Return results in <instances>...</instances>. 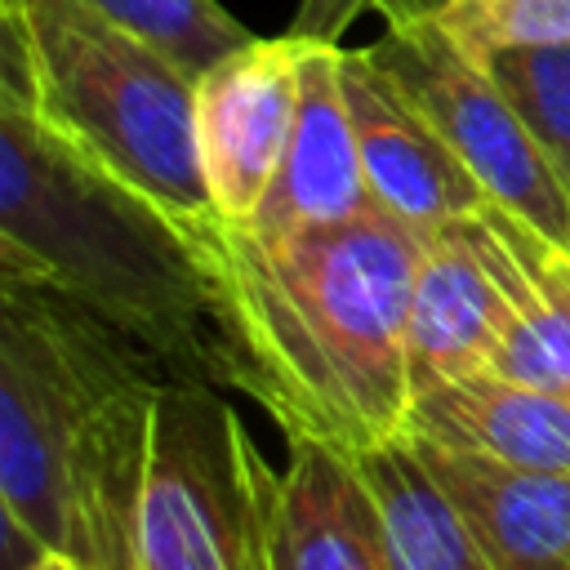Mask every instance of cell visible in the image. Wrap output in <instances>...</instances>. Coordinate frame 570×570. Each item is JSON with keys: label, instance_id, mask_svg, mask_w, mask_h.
<instances>
[{"label": "cell", "instance_id": "cell-1", "mask_svg": "<svg viewBox=\"0 0 570 570\" xmlns=\"http://www.w3.org/2000/svg\"><path fill=\"white\" fill-rule=\"evenodd\" d=\"M214 321L218 383L285 441L374 454L410 436V285L423 236L383 209L263 236L218 214L178 223Z\"/></svg>", "mask_w": 570, "mask_h": 570}, {"label": "cell", "instance_id": "cell-2", "mask_svg": "<svg viewBox=\"0 0 570 570\" xmlns=\"http://www.w3.org/2000/svg\"><path fill=\"white\" fill-rule=\"evenodd\" d=\"M160 383L120 330L0 276V512L80 570H138Z\"/></svg>", "mask_w": 570, "mask_h": 570}, {"label": "cell", "instance_id": "cell-3", "mask_svg": "<svg viewBox=\"0 0 570 570\" xmlns=\"http://www.w3.org/2000/svg\"><path fill=\"white\" fill-rule=\"evenodd\" d=\"M0 276L80 303L169 379L218 383L209 289L178 218L13 98H0Z\"/></svg>", "mask_w": 570, "mask_h": 570}, {"label": "cell", "instance_id": "cell-4", "mask_svg": "<svg viewBox=\"0 0 570 570\" xmlns=\"http://www.w3.org/2000/svg\"><path fill=\"white\" fill-rule=\"evenodd\" d=\"M0 98L160 205L209 218L196 76L85 0H0Z\"/></svg>", "mask_w": 570, "mask_h": 570}, {"label": "cell", "instance_id": "cell-5", "mask_svg": "<svg viewBox=\"0 0 570 570\" xmlns=\"http://www.w3.org/2000/svg\"><path fill=\"white\" fill-rule=\"evenodd\" d=\"M267 472L214 383L165 379L138 494V570H263Z\"/></svg>", "mask_w": 570, "mask_h": 570}, {"label": "cell", "instance_id": "cell-6", "mask_svg": "<svg viewBox=\"0 0 570 570\" xmlns=\"http://www.w3.org/2000/svg\"><path fill=\"white\" fill-rule=\"evenodd\" d=\"M383 36L370 58L445 138L459 165L481 183L485 200L570 245V191L525 129L512 98L428 0H383Z\"/></svg>", "mask_w": 570, "mask_h": 570}, {"label": "cell", "instance_id": "cell-7", "mask_svg": "<svg viewBox=\"0 0 570 570\" xmlns=\"http://www.w3.org/2000/svg\"><path fill=\"white\" fill-rule=\"evenodd\" d=\"M298 111V40L254 36L196 80V147L209 205L249 223L281 169Z\"/></svg>", "mask_w": 570, "mask_h": 570}, {"label": "cell", "instance_id": "cell-8", "mask_svg": "<svg viewBox=\"0 0 570 570\" xmlns=\"http://www.w3.org/2000/svg\"><path fill=\"white\" fill-rule=\"evenodd\" d=\"M343 94L374 209L392 214L419 236H432L490 205L481 183L387 80L370 49H343Z\"/></svg>", "mask_w": 570, "mask_h": 570}, {"label": "cell", "instance_id": "cell-9", "mask_svg": "<svg viewBox=\"0 0 570 570\" xmlns=\"http://www.w3.org/2000/svg\"><path fill=\"white\" fill-rule=\"evenodd\" d=\"M298 40V36H294ZM374 209L343 94V45L298 40V111L281 169L245 223L263 236L334 227Z\"/></svg>", "mask_w": 570, "mask_h": 570}, {"label": "cell", "instance_id": "cell-10", "mask_svg": "<svg viewBox=\"0 0 570 570\" xmlns=\"http://www.w3.org/2000/svg\"><path fill=\"white\" fill-rule=\"evenodd\" d=\"M285 445V472H267L263 570H387L379 508L361 459L321 441Z\"/></svg>", "mask_w": 570, "mask_h": 570}, {"label": "cell", "instance_id": "cell-11", "mask_svg": "<svg viewBox=\"0 0 570 570\" xmlns=\"http://www.w3.org/2000/svg\"><path fill=\"white\" fill-rule=\"evenodd\" d=\"M468 218L423 236V249L414 263L410 325H405L414 392L432 383L468 379V374H490L499 361L508 298Z\"/></svg>", "mask_w": 570, "mask_h": 570}, {"label": "cell", "instance_id": "cell-12", "mask_svg": "<svg viewBox=\"0 0 570 570\" xmlns=\"http://www.w3.org/2000/svg\"><path fill=\"white\" fill-rule=\"evenodd\" d=\"M459 508L494 570H570V472L512 468L405 436Z\"/></svg>", "mask_w": 570, "mask_h": 570}, {"label": "cell", "instance_id": "cell-13", "mask_svg": "<svg viewBox=\"0 0 570 570\" xmlns=\"http://www.w3.org/2000/svg\"><path fill=\"white\" fill-rule=\"evenodd\" d=\"M468 223L508 298L494 374L570 396V245L499 205Z\"/></svg>", "mask_w": 570, "mask_h": 570}, {"label": "cell", "instance_id": "cell-14", "mask_svg": "<svg viewBox=\"0 0 570 570\" xmlns=\"http://www.w3.org/2000/svg\"><path fill=\"white\" fill-rule=\"evenodd\" d=\"M410 436L485 454L512 468L570 472V396L508 374H468L414 392Z\"/></svg>", "mask_w": 570, "mask_h": 570}, {"label": "cell", "instance_id": "cell-15", "mask_svg": "<svg viewBox=\"0 0 570 570\" xmlns=\"http://www.w3.org/2000/svg\"><path fill=\"white\" fill-rule=\"evenodd\" d=\"M356 459L374 490L387 570H494L410 441Z\"/></svg>", "mask_w": 570, "mask_h": 570}, {"label": "cell", "instance_id": "cell-16", "mask_svg": "<svg viewBox=\"0 0 570 570\" xmlns=\"http://www.w3.org/2000/svg\"><path fill=\"white\" fill-rule=\"evenodd\" d=\"M85 4H94L111 22L160 49L165 58H174L196 80L214 62H223L227 53L254 40L249 27H240L218 0H85Z\"/></svg>", "mask_w": 570, "mask_h": 570}, {"label": "cell", "instance_id": "cell-17", "mask_svg": "<svg viewBox=\"0 0 570 570\" xmlns=\"http://www.w3.org/2000/svg\"><path fill=\"white\" fill-rule=\"evenodd\" d=\"M485 67L570 191V45L499 49L485 53Z\"/></svg>", "mask_w": 570, "mask_h": 570}, {"label": "cell", "instance_id": "cell-18", "mask_svg": "<svg viewBox=\"0 0 570 570\" xmlns=\"http://www.w3.org/2000/svg\"><path fill=\"white\" fill-rule=\"evenodd\" d=\"M481 58L525 45H570V0H428Z\"/></svg>", "mask_w": 570, "mask_h": 570}, {"label": "cell", "instance_id": "cell-19", "mask_svg": "<svg viewBox=\"0 0 570 570\" xmlns=\"http://www.w3.org/2000/svg\"><path fill=\"white\" fill-rule=\"evenodd\" d=\"M383 4V0H298V13L289 22V36L298 40H321V45H338V36L356 22L361 9Z\"/></svg>", "mask_w": 570, "mask_h": 570}, {"label": "cell", "instance_id": "cell-20", "mask_svg": "<svg viewBox=\"0 0 570 570\" xmlns=\"http://www.w3.org/2000/svg\"><path fill=\"white\" fill-rule=\"evenodd\" d=\"M27 570H80V566H76L71 557H62V552H40Z\"/></svg>", "mask_w": 570, "mask_h": 570}]
</instances>
